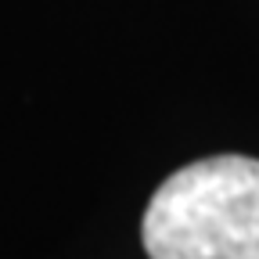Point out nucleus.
Wrapping results in <instances>:
<instances>
[{
    "label": "nucleus",
    "instance_id": "nucleus-1",
    "mask_svg": "<svg viewBox=\"0 0 259 259\" xmlns=\"http://www.w3.org/2000/svg\"><path fill=\"white\" fill-rule=\"evenodd\" d=\"M151 259H259V158L212 155L158 184L144 212Z\"/></svg>",
    "mask_w": 259,
    "mask_h": 259
}]
</instances>
